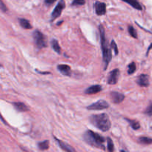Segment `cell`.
I'll return each mask as SVG.
<instances>
[{"label": "cell", "mask_w": 152, "mask_h": 152, "mask_svg": "<svg viewBox=\"0 0 152 152\" xmlns=\"http://www.w3.org/2000/svg\"><path fill=\"white\" fill-rule=\"evenodd\" d=\"M99 35H100L101 48H102V51H103V62H104L105 65L104 70L106 71L108 69L109 62H111V48L108 45L107 39L106 37V32H105V29L102 25H99Z\"/></svg>", "instance_id": "1"}, {"label": "cell", "mask_w": 152, "mask_h": 152, "mask_svg": "<svg viewBox=\"0 0 152 152\" xmlns=\"http://www.w3.org/2000/svg\"><path fill=\"white\" fill-rule=\"evenodd\" d=\"M90 121L93 126L104 132L108 131L111 126L108 116L106 113L92 115L90 117Z\"/></svg>", "instance_id": "2"}, {"label": "cell", "mask_w": 152, "mask_h": 152, "mask_svg": "<svg viewBox=\"0 0 152 152\" xmlns=\"http://www.w3.org/2000/svg\"><path fill=\"white\" fill-rule=\"evenodd\" d=\"M84 140L88 144L93 147L98 148L105 150L104 143L106 141L104 137H103L99 133L93 132L91 130H87L83 135Z\"/></svg>", "instance_id": "3"}, {"label": "cell", "mask_w": 152, "mask_h": 152, "mask_svg": "<svg viewBox=\"0 0 152 152\" xmlns=\"http://www.w3.org/2000/svg\"><path fill=\"white\" fill-rule=\"evenodd\" d=\"M33 38L34 40L35 44L38 48H43L47 47L46 39L45 36L42 32L39 31H35L33 33Z\"/></svg>", "instance_id": "4"}, {"label": "cell", "mask_w": 152, "mask_h": 152, "mask_svg": "<svg viewBox=\"0 0 152 152\" xmlns=\"http://www.w3.org/2000/svg\"><path fill=\"white\" fill-rule=\"evenodd\" d=\"M108 107L109 104L106 101L100 99V100H98L96 103H93V104L88 106L87 109L91 111H102L104 110V109L108 108Z\"/></svg>", "instance_id": "5"}, {"label": "cell", "mask_w": 152, "mask_h": 152, "mask_svg": "<svg viewBox=\"0 0 152 152\" xmlns=\"http://www.w3.org/2000/svg\"><path fill=\"white\" fill-rule=\"evenodd\" d=\"M65 8V2L64 0H60L59 3L57 4L56 7H55L54 10L53 11L51 14V21H54L55 19H57L59 16L62 14V11L64 8Z\"/></svg>", "instance_id": "6"}, {"label": "cell", "mask_w": 152, "mask_h": 152, "mask_svg": "<svg viewBox=\"0 0 152 152\" xmlns=\"http://www.w3.org/2000/svg\"><path fill=\"white\" fill-rule=\"evenodd\" d=\"M95 12L96 15L103 16L106 13V5L104 2H96L94 4Z\"/></svg>", "instance_id": "7"}, {"label": "cell", "mask_w": 152, "mask_h": 152, "mask_svg": "<svg viewBox=\"0 0 152 152\" xmlns=\"http://www.w3.org/2000/svg\"><path fill=\"white\" fill-rule=\"evenodd\" d=\"M120 75V70L119 69H114L112 71L108 77V83L109 85H115L117 82L118 77Z\"/></svg>", "instance_id": "8"}, {"label": "cell", "mask_w": 152, "mask_h": 152, "mask_svg": "<svg viewBox=\"0 0 152 152\" xmlns=\"http://www.w3.org/2000/svg\"><path fill=\"white\" fill-rule=\"evenodd\" d=\"M111 99L113 103L116 104H119V103H122L125 99V95L123 93H120V92L113 91L110 93Z\"/></svg>", "instance_id": "9"}, {"label": "cell", "mask_w": 152, "mask_h": 152, "mask_svg": "<svg viewBox=\"0 0 152 152\" xmlns=\"http://www.w3.org/2000/svg\"><path fill=\"white\" fill-rule=\"evenodd\" d=\"M137 83L141 87H148L149 86V77L146 74H141L137 79Z\"/></svg>", "instance_id": "10"}, {"label": "cell", "mask_w": 152, "mask_h": 152, "mask_svg": "<svg viewBox=\"0 0 152 152\" xmlns=\"http://www.w3.org/2000/svg\"><path fill=\"white\" fill-rule=\"evenodd\" d=\"M57 69L62 75L64 76H71V67L68 65H58Z\"/></svg>", "instance_id": "11"}, {"label": "cell", "mask_w": 152, "mask_h": 152, "mask_svg": "<svg viewBox=\"0 0 152 152\" xmlns=\"http://www.w3.org/2000/svg\"><path fill=\"white\" fill-rule=\"evenodd\" d=\"M55 140H56L59 147H60L62 150L65 151V152H76L72 146H71L70 145H69L68 143H65V142L62 141V140H58L57 138H55Z\"/></svg>", "instance_id": "12"}, {"label": "cell", "mask_w": 152, "mask_h": 152, "mask_svg": "<svg viewBox=\"0 0 152 152\" xmlns=\"http://www.w3.org/2000/svg\"><path fill=\"white\" fill-rule=\"evenodd\" d=\"M102 86L99 85H95V86H92L91 87L86 88L85 91V93L86 94H94V93H97L102 91Z\"/></svg>", "instance_id": "13"}, {"label": "cell", "mask_w": 152, "mask_h": 152, "mask_svg": "<svg viewBox=\"0 0 152 152\" xmlns=\"http://www.w3.org/2000/svg\"><path fill=\"white\" fill-rule=\"evenodd\" d=\"M123 2H126L128 5H130L131 6L133 7L134 9L138 10V11H142L143 10V7L142 5L139 3V2L137 0H122Z\"/></svg>", "instance_id": "14"}, {"label": "cell", "mask_w": 152, "mask_h": 152, "mask_svg": "<svg viewBox=\"0 0 152 152\" xmlns=\"http://www.w3.org/2000/svg\"><path fill=\"white\" fill-rule=\"evenodd\" d=\"M14 105V107L15 108L16 110H17L18 111H20V112H25V111H28L29 110L28 106L23 103H13Z\"/></svg>", "instance_id": "15"}, {"label": "cell", "mask_w": 152, "mask_h": 152, "mask_svg": "<svg viewBox=\"0 0 152 152\" xmlns=\"http://www.w3.org/2000/svg\"><path fill=\"white\" fill-rule=\"evenodd\" d=\"M51 47H52V48H53L54 51L56 53L60 54L61 48H60V45H59V42H58V41L56 40V39H53L51 41Z\"/></svg>", "instance_id": "16"}, {"label": "cell", "mask_w": 152, "mask_h": 152, "mask_svg": "<svg viewBox=\"0 0 152 152\" xmlns=\"http://www.w3.org/2000/svg\"><path fill=\"white\" fill-rule=\"evenodd\" d=\"M19 24H20L21 27L25 29H31L32 26H31V23L29 22V21L25 19H19Z\"/></svg>", "instance_id": "17"}, {"label": "cell", "mask_w": 152, "mask_h": 152, "mask_svg": "<svg viewBox=\"0 0 152 152\" xmlns=\"http://www.w3.org/2000/svg\"><path fill=\"white\" fill-rule=\"evenodd\" d=\"M139 143L143 145H149L152 143V139L147 137H140L138 139Z\"/></svg>", "instance_id": "18"}, {"label": "cell", "mask_w": 152, "mask_h": 152, "mask_svg": "<svg viewBox=\"0 0 152 152\" xmlns=\"http://www.w3.org/2000/svg\"><path fill=\"white\" fill-rule=\"evenodd\" d=\"M38 147L40 150L45 151L49 148V141L48 140H45L43 142H40L38 143Z\"/></svg>", "instance_id": "19"}, {"label": "cell", "mask_w": 152, "mask_h": 152, "mask_svg": "<svg viewBox=\"0 0 152 152\" xmlns=\"http://www.w3.org/2000/svg\"><path fill=\"white\" fill-rule=\"evenodd\" d=\"M128 122L129 123V125L131 126V127L133 129V130H137L140 128V125L139 123V122L136 121V120H128L126 119Z\"/></svg>", "instance_id": "20"}, {"label": "cell", "mask_w": 152, "mask_h": 152, "mask_svg": "<svg viewBox=\"0 0 152 152\" xmlns=\"http://www.w3.org/2000/svg\"><path fill=\"white\" fill-rule=\"evenodd\" d=\"M107 141V150L108 152H113L114 151V145H113V141L110 137H108L106 139Z\"/></svg>", "instance_id": "21"}, {"label": "cell", "mask_w": 152, "mask_h": 152, "mask_svg": "<svg viewBox=\"0 0 152 152\" xmlns=\"http://www.w3.org/2000/svg\"><path fill=\"white\" fill-rule=\"evenodd\" d=\"M136 69H137V67H136V64L134 62L130 63L128 66V74H133L136 71Z\"/></svg>", "instance_id": "22"}, {"label": "cell", "mask_w": 152, "mask_h": 152, "mask_svg": "<svg viewBox=\"0 0 152 152\" xmlns=\"http://www.w3.org/2000/svg\"><path fill=\"white\" fill-rule=\"evenodd\" d=\"M128 31L129 34H130L132 37L137 38V31H136V30L133 28V26H131V25H129V26L128 27Z\"/></svg>", "instance_id": "23"}, {"label": "cell", "mask_w": 152, "mask_h": 152, "mask_svg": "<svg viewBox=\"0 0 152 152\" xmlns=\"http://www.w3.org/2000/svg\"><path fill=\"white\" fill-rule=\"evenodd\" d=\"M86 3L85 0H73L71 5L72 6H79V5H83Z\"/></svg>", "instance_id": "24"}, {"label": "cell", "mask_w": 152, "mask_h": 152, "mask_svg": "<svg viewBox=\"0 0 152 152\" xmlns=\"http://www.w3.org/2000/svg\"><path fill=\"white\" fill-rule=\"evenodd\" d=\"M144 113H146V115H148V116H152V103H151V104L148 106V108H146V110L145 111Z\"/></svg>", "instance_id": "25"}, {"label": "cell", "mask_w": 152, "mask_h": 152, "mask_svg": "<svg viewBox=\"0 0 152 152\" xmlns=\"http://www.w3.org/2000/svg\"><path fill=\"white\" fill-rule=\"evenodd\" d=\"M111 48L113 50V51H114V54L117 55L118 54V48H117V46H116V44L115 43V42L113 40H112L111 43Z\"/></svg>", "instance_id": "26"}, {"label": "cell", "mask_w": 152, "mask_h": 152, "mask_svg": "<svg viewBox=\"0 0 152 152\" xmlns=\"http://www.w3.org/2000/svg\"><path fill=\"white\" fill-rule=\"evenodd\" d=\"M0 10L3 11V12H6L7 10H8L7 9L6 6H5V5L3 3V2H2V0H0Z\"/></svg>", "instance_id": "27"}, {"label": "cell", "mask_w": 152, "mask_h": 152, "mask_svg": "<svg viewBox=\"0 0 152 152\" xmlns=\"http://www.w3.org/2000/svg\"><path fill=\"white\" fill-rule=\"evenodd\" d=\"M56 0H45V4L48 6H50V5H53Z\"/></svg>", "instance_id": "28"}, {"label": "cell", "mask_w": 152, "mask_h": 152, "mask_svg": "<svg viewBox=\"0 0 152 152\" xmlns=\"http://www.w3.org/2000/svg\"><path fill=\"white\" fill-rule=\"evenodd\" d=\"M120 152H126V151H123V150H121V151H120Z\"/></svg>", "instance_id": "29"}]
</instances>
